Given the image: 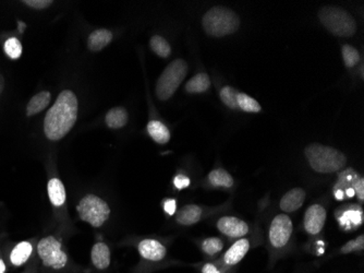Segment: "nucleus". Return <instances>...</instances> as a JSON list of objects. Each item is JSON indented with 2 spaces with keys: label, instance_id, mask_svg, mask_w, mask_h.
I'll list each match as a JSON object with an SVG mask.
<instances>
[{
  "label": "nucleus",
  "instance_id": "obj_1",
  "mask_svg": "<svg viewBox=\"0 0 364 273\" xmlns=\"http://www.w3.org/2000/svg\"><path fill=\"white\" fill-rule=\"evenodd\" d=\"M77 98L70 90L59 94L52 108L45 116L44 133L49 140L58 141L68 135L77 118Z\"/></svg>",
  "mask_w": 364,
  "mask_h": 273
},
{
  "label": "nucleus",
  "instance_id": "obj_2",
  "mask_svg": "<svg viewBox=\"0 0 364 273\" xmlns=\"http://www.w3.org/2000/svg\"><path fill=\"white\" fill-rule=\"evenodd\" d=\"M304 153L311 168L318 173H336L341 172L347 164V158L343 152L318 143L309 145Z\"/></svg>",
  "mask_w": 364,
  "mask_h": 273
},
{
  "label": "nucleus",
  "instance_id": "obj_3",
  "mask_svg": "<svg viewBox=\"0 0 364 273\" xmlns=\"http://www.w3.org/2000/svg\"><path fill=\"white\" fill-rule=\"evenodd\" d=\"M202 24L208 36L223 38L237 32L240 20L236 12L228 8L214 7L204 14Z\"/></svg>",
  "mask_w": 364,
  "mask_h": 273
},
{
  "label": "nucleus",
  "instance_id": "obj_4",
  "mask_svg": "<svg viewBox=\"0 0 364 273\" xmlns=\"http://www.w3.org/2000/svg\"><path fill=\"white\" fill-rule=\"evenodd\" d=\"M323 26L341 38H351L357 32V24L353 16L338 7H324L318 14Z\"/></svg>",
  "mask_w": 364,
  "mask_h": 273
},
{
  "label": "nucleus",
  "instance_id": "obj_5",
  "mask_svg": "<svg viewBox=\"0 0 364 273\" xmlns=\"http://www.w3.org/2000/svg\"><path fill=\"white\" fill-rule=\"evenodd\" d=\"M188 73V65L182 59H176L167 66L156 83V96L166 101L175 94Z\"/></svg>",
  "mask_w": 364,
  "mask_h": 273
},
{
  "label": "nucleus",
  "instance_id": "obj_6",
  "mask_svg": "<svg viewBox=\"0 0 364 273\" xmlns=\"http://www.w3.org/2000/svg\"><path fill=\"white\" fill-rule=\"evenodd\" d=\"M77 211L82 221L93 227H101L109 219L110 208L107 202L95 195L83 197L77 206Z\"/></svg>",
  "mask_w": 364,
  "mask_h": 273
},
{
  "label": "nucleus",
  "instance_id": "obj_7",
  "mask_svg": "<svg viewBox=\"0 0 364 273\" xmlns=\"http://www.w3.org/2000/svg\"><path fill=\"white\" fill-rule=\"evenodd\" d=\"M38 254L43 266L52 270H61L68 264V254L63 249L60 241L54 236L42 238L38 244Z\"/></svg>",
  "mask_w": 364,
  "mask_h": 273
},
{
  "label": "nucleus",
  "instance_id": "obj_8",
  "mask_svg": "<svg viewBox=\"0 0 364 273\" xmlns=\"http://www.w3.org/2000/svg\"><path fill=\"white\" fill-rule=\"evenodd\" d=\"M294 227L291 219L287 215H278L272 221L269 231V239L272 247L282 249L287 246L291 237Z\"/></svg>",
  "mask_w": 364,
  "mask_h": 273
},
{
  "label": "nucleus",
  "instance_id": "obj_9",
  "mask_svg": "<svg viewBox=\"0 0 364 273\" xmlns=\"http://www.w3.org/2000/svg\"><path fill=\"white\" fill-rule=\"evenodd\" d=\"M249 249H250L249 239L241 238L231 246L220 259L216 260V262L227 270H232L245 257Z\"/></svg>",
  "mask_w": 364,
  "mask_h": 273
},
{
  "label": "nucleus",
  "instance_id": "obj_10",
  "mask_svg": "<svg viewBox=\"0 0 364 273\" xmlns=\"http://www.w3.org/2000/svg\"><path fill=\"white\" fill-rule=\"evenodd\" d=\"M326 221V210L321 205H313L304 215V225L310 235L321 233Z\"/></svg>",
  "mask_w": 364,
  "mask_h": 273
},
{
  "label": "nucleus",
  "instance_id": "obj_11",
  "mask_svg": "<svg viewBox=\"0 0 364 273\" xmlns=\"http://www.w3.org/2000/svg\"><path fill=\"white\" fill-rule=\"evenodd\" d=\"M138 252L143 259L150 262H161L167 256V248L161 242L151 239V238H146L140 242L138 245Z\"/></svg>",
  "mask_w": 364,
  "mask_h": 273
},
{
  "label": "nucleus",
  "instance_id": "obj_12",
  "mask_svg": "<svg viewBox=\"0 0 364 273\" xmlns=\"http://www.w3.org/2000/svg\"><path fill=\"white\" fill-rule=\"evenodd\" d=\"M218 229L228 237L242 238L249 232V225L238 217H223L218 220Z\"/></svg>",
  "mask_w": 364,
  "mask_h": 273
},
{
  "label": "nucleus",
  "instance_id": "obj_13",
  "mask_svg": "<svg viewBox=\"0 0 364 273\" xmlns=\"http://www.w3.org/2000/svg\"><path fill=\"white\" fill-rule=\"evenodd\" d=\"M304 200H306V192L298 187L292 188L291 190L286 192L280 200V210L286 213L294 212L304 206Z\"/></svg>",
  "mask_w": 364,
  "mask_h": 273
},
{
  "label": "nucleus",
  "instance_id": "obj_14",
  "mask_svg": "<svg viewBox=\"0 0 364 273\" xmlns=\"http://www.w3.org/2000/svg\"><path fill=\"white\" fill-rule=\"evenodd\" d=\"M355 177H358V174L353 168L343 170L339 174V180L336 184V188H335L336 199L343 200V196L349 197V198L355 196V192L353 190V182Z\"/></svg>",
  "mask_w": 364,
  "mask_h": 273
},
{
  "label": "nucleus",
  "instance_id": "obj_15",
  "mask_svg": "<svg viewBox=\"0 0 364 273\" xmlns=\"http://www.w3.org/2000/svg\"><path fill=\"white\" fill-rule=\"evenodd\" d=\"M91 259L92 264L97 270L103 271L109 268L110 262H112L109 247L103 242L96 243L92 248Z\"/></svg>",
  "mask_w": 364,
  "mask_h": 273
},
{
  "label": "nucleus",
  "instance_id": "obj_16",
  "mask_svg": "<svg viewBox=\"0 0 364 273\" xmlns=\"http://www.w3.org/2000/svg\"><path fill=\"white\" fill-rule=\"evenodd\" d=\"M33 254V245L30 242H21L14 246V249L10 252V264L16 268L23 266L30 259Z\"/></svg>",
  "mask_w": 364,
  "mask_h": 273
},
{
  "label": "nucleus",
  "instance_id": "obj_17",
  "mask_svg": "<svg viewBox=\"0 0 364 273\" xmlns=\"http://www.w3.org/2000/svg\"><path fill=\"white\" fill-rule=\"evenodd\" d=\"M202 213L203 211H202L201 207L196 206V205H188L177 213L176 220L180 225L190 227L201 220Z\"/></svg>",
  "mask_w": 364,
  "mask_h": 273
},
{
  "label": "nucleus",
  "instance_id": "obj_18",
  "mask_svg": "<svg viewBox=\"0 0 364 273\" xmlns=\"http://www.w3.org/2000/svg\"><path fill=\"white\" fill-rule=\"evenodd\" d=\"M112 40V33L106 29H100L95 30L90 34L87 38V46L91 49L92 52H100L102 49L105 48Z\"/></svg>",
  "mask_w": 364,
  "mask_h": 273
},
{
  "label": "nucleus",
  "instance_id": "obj_19",
  "mask_svg": "<svg viewBox=\"0 0 364 273\" xmlns=\"http://www.w3.org/2000/svg\"><path fill=\"white\" fill-rule=\"evenodd\" d=\"M339 225L345 230H353L360 227L363 222V212L361 209L353 208L347 209V210L341 212V217H338Z\"/></svg>",
  "mask_w": 364,
  "mask_h": 273
},
{
  "label": "nucleus",
  "instance_id": "obj_20",
  "mask_svg": "<svg viewBox=\"0 0 364 273\" xmlns=\"http://www.w3.org/2000/svg\"><path fill=\"white\" fill-rule=\"evenodd\" d=\"M47 192H48L49 200L53 203V206L61 207L65 202V190L63 182L58 178H52L47 185Z\"/></svg>",
  "mask_w": 364,
  "mask_h": 273
},
{
  "label": "nucleus",
  "instance_id": "obj_21",
  "mask_svg": "<svg viewBox=\"0 0 364 273\" xmlns=\"http://www.w3.org/2000/svg\"><path fill=\"white\" fill-rule=\"evenodd\" d=\"M50 100H52V96L48 91H42L33 96L26 106V115L31 117L42 112L50 103Z\"/></svg>",
  "mask_w": 364,
  "mask_h": 273
},
{
  "label": "nucleus",
  "instance_id": "obj_22",
  "mask_svg": "<svg viewBox=\"0 0 364 273\" xmlns=\"http://www.w3.org/2000/svg\"><path fill=\"white\" fill-rule=\"evenodd\" d=\"M147 131H149V135L152 137L153 140L159 145H165L171 140V133H169L168 128L159 120H152L149 123Z\"/></svg>",
  "mask_w": 364,
  "mask_h": 273
},
{
  "label": "nucleus",
  "instance_id": "obj_23",
  "mask_svg": "<svg viewBox=\"0 0 364 273\" xmlns=\"http://www.w3.org/2000/svg\"><path fill=\"white\" fill-rule=\"evenodd\" d=\"M105 120L109 128H122L128 123V113L124 108H112L106 115Z\"/></svg>",
  "mask_w": 364,
  "mask_h": 273
},
{
  "label": "nucleus",
  "instance_id": "obj_24",
  "mask_svg": "<svg viewBox=\"0 0 364 273\" xmlns=\"http://www.w3.org/2000/svg\"><path fill=\"white\" fill-rule=\"evenodd\" d=\"M208 182L212 186L222 187V188H231L235 184L232 176L223 168L212 170L208 175Z\"/></svg>",
  "mask_w": 364,
  "mask_h": 273
},
{
  "label": "nucleus",
  "instance_id": "obj_25",
  "mask_svg": "<svg viewBox=\"0 0 364 273\" xmlns=\"http://www.w3.org/2000/svg\"><path fill=\"white\" fill-rule=\"evenodd\" d=\"M210 87V79L206 73H198L186 84V90L189 93H203L208 91Z\"/></svg>",
  "mask_w": 364,
  "mask_h": 273
},
{
  "label": "nucleus",
  "instance_id": "obj_26",
  "mask_svg": "<svg viewBox=\"0 0 364 273\" xmlns=\"http://www.w3.org/2000/svg\"><path fill=\"white\" fill-rule=\"evenodd\" d=\"M237 103H238V108L245 112L259 113L262 110L261 105L257 101L245 93L237 94Z\"/></svg>",
  "mask_w": 364,
  "mask_h": 273
},
{
  "label": "nucleus",
  "instance_id": "obj_27",
  "mask_svg": "<svg viewBox=\"0 0 364 273\" xmlns=\"http://www.w3.org/2000/svg\"><path fill=\"white\" fill-rule=\"evenodd\" d=\"M151 48L153 49L155 54L159 55V57H163V58H166L171 53V47L169 43L159 36H155L151 38Z\"/></svg>",
  "mask_w": 364,
  "mask_h": 273
},
{
  "label": "nucleus",
  "instance_id": "obj_28",
  "mask_svg": "<svg viewBox=\"0 0 364 273\" xmlns=\"http://www.w3.org/2000/svg\"><path fill=\"white\" fill-rule=\"evenodd\" d=\"M201 248L204 254H208L210 257H214L222 252L223 248H224V243L218 237L206 238L202 243Z\"/></svg>",
  "mask_w": 364,
  "mask_h": 273
},
{
  "label": "nucleus",
  "instance_id": "obj_29",
  "mask_svg": "<svg viewBox=\"0 0 364 273\" xmlns=\"http://www.w3.org/2000/svg\"><path fill=\"white\" fill-rule=\"evenodd\" d=\"M237 91L234 88L225 87L220 90V98H222L223 103L225 105L228 106L229 108L236 110L238 108V103H237Z\"/></svg>",
  "mask_w": 364,
  "mask_h": 273
},
{
  "label": "nucleus",
  "instance_id": "obj_30",
  "mask_svg": "<svg viewBox=\"0 0 364 273\" xmlns=\"http://www.w3.org/2000/svg\"><path fill=\"white\" fill-rule=\"evenodd\" d=\"M5 52L11 59L20 58L22 54L21 43L18 38H9L5 43Z\"/></svg>",
  "mask_w": 364,
  "mask_h": 273
},
{
  "label": "nucleus",
  "instance_id": "obj_31",
  "mask_svg": "<svg viewBox=\"0 0 364 273\" xmlns=\"http://www.w3.org/2000/svg\"><path fill=\"white\" fill-rule=\"evenodd\" d=\"M343 57L345 65L348 68L357 65L360 59L359 52H358L355 47L351 46V45H343Z\"/></svg>",
  "mask_w": 364,
  "mask_h": 273
},
{
  "label": "nucleus",
  "instance_id": "obj_32",
  "mask_svg": "<svg viewBox=\"0 0 364 273\" xmlns=\"http://www.w3.org/2000/svg\"><path fill=\"white\" fill-rule=\"evenodd\" d=\"M364 248V236L360 235L359 237L355 238L353 241H349L341 247V254H351V252H361Z\"/></svg>",
  "mask_w": 364,
  "mask_h": 273
},
{
  "label": "nucleus",
  "instance_id": "obj_33",
  "mask_svg": "<svg viewBox=\"0 0 364 273\" xmlns=\"http://www.w3.org/2000/svg\"><path fill=\"white\" fill-rule=\"evenodd\" d=\"M202 273H232V270H227V269L223 268L220 264L218 262H208L204 264L201 268Z\"/></svg>",
  "mask_w": 364,
  "mask_h": 273
},
{
  "label": "nucleus",
  "instance_id": "obj_34",
  "mask_svg": "<svg viewBox=\"0 0 364 273\" xmlns=\"http://www.w3.org/2000/svg\"><path fill=\"white\" fill-rule=\"evenodd\" d=\"M353 190L355 192V196L359 198L361 202L364 200V180L362 177H355L353 182Z\"/></svg>",
  "mask_w": 364,
  "mask_h": 273
},
{
  "label": "nucleus",
  "instance_id": "obj_35",
  "mask_svg": "<svg viewBox=\"0 0 364 273\" xmlns=\"http://www.w3.org/2000/svg\"><path fill=\"white\" fill-rule=\"evenodd\" d=\"M22 3L26 4L28 7L33 8V9L42 10L52 5L53 1H50V0H24Z\"/></svg>",
  "mask_w": 364,
  "mask_h": 273
},
{
  "label": "nucleus",
  "instance_id": "obj_36",
  "mask_svg": "<svg viewBox=\"0 0 364 273\" xmlns=\"http://www.w3.org/2000/svg\"><path fill=\"white\" fill-rule=\"evenodd\" d=\"M173 184L177 187L178 190H183V188H187L190 185V180L187 177V176L183 175H178L176 176L175 180H173Z\"/></svg>",
  "mask_w": 364,
  "mask_h": 273
},
{
  "label": "nucleus",
  "instance_id": "obj_37",
  "mask_svg": "<svg viewBox=\"0 0 364 273\" xmlns=\"http://www.w3.org/2000/svg\"><path fill=\"white\" fill-rule=\"evenodd\" d=\"M176 208H177V206H176V200H173V199L167 200L166 202H165V206H164L165 211L171 215H175Z\"/></svg>",
  "mask_w": 364,
  "mask_h": 273
},
{
  "label": "nucleus",
  "instance_id": "obj_38",
  "mask_svg": "<svg viewBox=\"0 0 364 273\" xmlns=\"http://www.w3.org/2000/svg\"><path fill=\"white\" fill-rule=\"evenodd\" d=\"M6 271H7L6 262H4L3 258H0V273H6Z\"/></svg>",
  "mask_w": 364,
  "mask_h": 273
},
{
  "label": "nucleus",
  "instance_id": "obj_39",
  "mask_svg": "<svg viewBox=\"0 0 364 273\" xmlns=\"http://www.w3.org/2000/svg\"><path fill=\"white\" fill-rule=\"evenodd\" d=\"M4 88H5V80L3 76L0 75V94L3 93Z\"/></svg>",
  "mask_w": 364,
  "mask_h": 273
},
{
  "label": "nucleus",
  "instance_id": "obj_40",
  "mask_svg": "<svg viewBox=\"0 0 364 273\" xmlns=\"http://www.w3.org/2000/svg\"><path fill=\"white\" fill-rule=\"evenodd\" d=\"M24 273H28V272H24Z\"/></svg>",
  "mask_w": 364,
  "mask_h": 273
}]
</instances>
